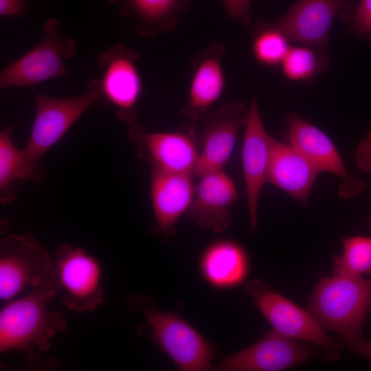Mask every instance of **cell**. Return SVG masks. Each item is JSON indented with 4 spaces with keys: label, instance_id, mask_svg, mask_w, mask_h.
Listing matches in <instances>:
<instances>
[{
    "label": "cell",
    "instance_id": "obj_1",
    "mask_svg": "<svg viewBox=\"0 0 371 371\" xmlns=\"http://www.w3.org/2000/svg\"><path fill=\"white\" fill-rule=\"evenodd\" d=\"M308 307L324 329L339 335L352 350L364 339L363 329L371 311V277L324 278L314 288Z\"/></svg>",
    "mask_w": 371,
    "mask_h": 371
},
{
    "label": "cell",
    "instance_id": "obj_2",
    "mask_svg": "<svg viewBox=\"0 0 371 371\" xmlns=\"http://www.w3.org/2000/svg\"><path fill=\"white\" fill-rule=\"evenodd\" d=\"M56 292L31 290L5 303L0 312V352L14 350L47 352L56 335L67 328L64 315L49 308Z\"/></svg>",
    "mask_w": 371,
    "mask_h": 371
},
{
    "label": "cell",
    "instance_id": "obj_3",
    "mask_svg": "<svg viewBox=\"0 0 371 371\" xmlns=\"http://www.w3.org/2000/svg\"><path fill=\"white\" fill-rule=\"evenodd\" d=\"M60 291L54 262L31 234H11L0 242V299L7 303L25 289Z\"/></svg>",
    "mask_w": 371,
    "mask_h": 371
},
{
    "label": "cell",
    "instance_id": "obj_4",
    "mask_svg": "<svg viewBox=\"0 0 371 371\" xmlns=\"http://www.w3.org/2000/svg\"><path fill=\"white\" fill-rule=\"evenodd\" d=\"M32 91L35 117L28 142L21 150L28 166L41 175L40 159L89 107L102 102V96L98 79L89 80L86 93L73 97H49Z\"/></svg>",
    "mask_w": 371,
    "mask_h": 371
},
{
    "label": "cell",
    "instance_id": "obj_5",
    "mask_svg": "<svg viewBox=\"0 0 371 371\" xmlns=\"http://www.w3.org/2000/svg\"><path fill=\"white\" fill-rule=\"evenodd\" d=\"M151 328V338L179 369L184 371L211 370L214 348L178 313L165 312L147 305L146 298L131 297Z\"/></svg>",
    "mask_w": 371,
    "mask_h": 371
},
{
    "label": "cell",
    "instance_id": "obj_6",
    "mask_svg": "<svg viewBox=\"0 0 371 371\" xmlns=\"http://www.w3.org/2000/svg\"><path fill=\"white\" fill-rule=\"evenodd\" d=\"M254 305L278 333L295 340L313 344L323 350L328 361L339 356L341 345L328 336L314 316L259 280L247 283Z\"/></svg>",
    "mask_w": 371,
    "mask_h": 371
},
{
    "label": "cell",
    "instance_id": "obj_7",
    "mask_svg": "<svg viewBox=\"0 0 371 371\" xmlns=\"http://www.w3.org/2000/svg\"><path fill=\"white\" fill-rule=\"evenodd\" d=\"M60 29V20L48 19L39 43L1 71V89L30 87L68 75L64 60L76 55L78 45L72 38L61 36Z\"/></svg>",
    "mask_w": 371,
    "mask_h": 371
},
{
    "label": "cell",
    "instance_id": "obj_8",
    "mask_svg": "<svg viewBox=\"0 0 371 371\" xmlns=\"http://www.w3.org/2000/svg\"><path fill=\"white\" fill-rule=\"evenodd\" d=\"M139 58L138 51L122 43L111 45L98 56L102 102L111 104L116 116L128 126L137 122L136 106L143 91Z\"/></svg>",
    "mask_w": 371,
    "mask_h": 371
},
{
    "label": "cell",
    "instance_id": "obj_9",
    "mask_svg": "<svg viewBox=\"0 0 371 371\" xmlns=\"http://www.w3.org/2000/svg\"><path fill=\"white\" fill-rule=\"evenodd\" d=\"M140 159L150 168L193 175L199 155V133L194 122L174 131L150 132L137 122L128 126Z\"/></svg>",
    "mask_w": 371,
    "mask_h": 371
},
{
    "label": "cell",
    "instance_id": "obj_10",
    "mask_svg": "<svg viewBox=\"0 0 371 371\" xmlns=\"http://www.w3.org/2000/svg\"><path fill=\"white\" fill-rule=\"evenodd\" d=\"M54 265L64 291L63 303L68 309L90 312L103 303L102 268L94 256L82 248L63 243L55 254Z\"/></svg>",
    "mask_w": 371,
    "mask_h": 371
},
{
    "label": "cell",
    "instance_id": "obj_11",
    "mask_svg": "<svg viewBox=\"0 0 371 371\" xmlns=\"http://www.w3.org/2000/svg\"><path fill=\"white\" fill-rule=\"evenodd\" d=\"M249 109L240 100L210 110L200 120L199 155L193 176L223 169L234 150L240 128L247 121Z\"/></svg>",
    "mask_w": 371,
    "mask_h": 371
},
{
    "label": "cell",
    "instance_id": "obj_12",
    "mask_svg": "<svg viewBox=\"0 0 371 371\" xmlns=\"http://www.w3.org/2000/svg\"><path fill=\"white\" fill-rule=\"evenodd\" d=\"M289 144L301 153L319 172H327L341 179L339 195L350 199L363 191V181L350 174L331 139L318 128L295 113L286 117Z\"/></svg>",
    "mask_w": 371,
    "mask_h": 371
},
{
    "label": "cell",
    "instance_id": "obj_13",
    "mask_svg": "<svg viewBox=\"0 0 371 371\" xmlns=\"http://www.w3.org/2000/svg\"><path fill=\"white\" fill-rule=\"evenodd\" d=\"M314 350L273 330L254 345L212 366L223 371H279L310 359Z\"/></svg>",
    "mask_w": 371,
    "mask_h": 371
},
{
    "label": "cell",
    "instance_id": "obj_14",
    "mask_svg": "<svg viewBox=\"0 0 371 371\" xmlns=\"http://www.w3.org/2000/svg\"><path fill=\"white\" fill-rule=\"evenodd\" d=\"M355 5L350 0H297L272 24L289 41L323 50L328 45L336 13L350 12Z\"/></svg>",
    "mask_w": 371,
    "mask_h": 371
},
{
    "label": "cell",
    "instance_id": "obj_15",
    "mask_svg": "<svg viewBox=\"0 0 371 371\" xmlns=\"http://www.w3.org/2000/svg\"><path fill=\"white\" fill-rule=\"evenodd\" d=\"M242 161L247 197L249 231L257 228V214L260 192L267 183L274 138L266 131L258 102L253 98L245 124Z\"/></svg>",
    "mask_w": 371,
    "mask_h": 371
},
{
    "label": "cell",
    "instance_id": "obj_16",
    "mask_svg": "<svg viewBox=\"0 0 371 371\" xmlns=\"http://www.w3.org/2000/svg\"><path fill=\"white\" fill-rule=\"evenodd\" d=\"M236 187L223 170L199 177L187 216L203 230L219 233L232 222L231 206L238 199Z\"/></svg>",
    "mask_w": 371,
    "mask_h": 371
},
{
    "label": "cell",
    "instance_id": "obj_17",
    "mask_svg": "<svg viewBox=\"0 0 371 371\" xmlns=\"http://www.w3.org/2000/svg\"><path fill=\"white\" fill-rule=\"evenodd\" d=\"M192 175L151 168L150 197L155 216L153 232L174 235L181 216L189 208L195 190Z\"/></svg>",
    "mask_w": 371,
    "mask_h": 371
},
{
    "label": "cell",
    "instance_id": "obj_18",
    "mask_svg": "<svg viewBox=\"0 0 371 371\" xmlns=\"http://www.w3.org/2000/svg\"><path fill=\"white\" fill-rule=\"evenodd\" d=\"M225 53V45L215 42L192 60V76L181 112L193 122L210 111L224 92L226 78L222 61Z\"/></svg>",
    "mask_w": 371,
    "mask_h": 371
},
{
    "label": "cell",
    "instance_id": "obj_19",
    "mask_svg": "<svg viewBox=\"0 0 371 371\" xmlns=\"http://www.w3.org/2000/svg\"><path fill=\"white\" fill-rule=\"evenodd\" d=\"M319 173L291 145L274 139L267 183L280 188L306 207Z\"/></svg>",
    "mask_w": 371,
    "mask_h": 371
},
{
    "label": "cell",
    "instance_id": "obj_20",
    "mask_svg": "<svg viewBox=\"0 0 371 371\" xmlns=\"http://www.w3.org/2000/svg\"><path fill=\"white\" fill-rule=\"evenodd\" d=\"M120 6L124 16L136 23V32L142 36L153 38L168 34L176 27L177 20L191 0H108Z\"/></svg>",
    "mask_w": 371,
    "mask_h": 371
},
{
    "label": "cell",
    "instance_id": "obj_21",
    "mask_svg": "<svg viewBox=\"0 0 371 371\" xmlns=\"http://www.w3.org/2000/svg\"><path fill=\"white\" fill-rule=\"evenodd\" d=\"M205 279L216 288H229L240 284L246 278L248 258L238 243L226 239L210 243L200 260Z\"/></svg>",
    "mask_w": 371,
    "mask_h": 371
},
{
    "label": "cell",
    "instance_id": "obj_22",
    "mask_svg": "<svg viewBox=\"0 0 371 371\" xmlns=\"http://www.w3.org/2000/svg\"><path fill=\"white\" fill-rule=\"evenodd\" d=\"M14 128L12 124L0 132V198L3 204L11 202L17 194L14 181L41 179V174L28 166L22 150L14 145Z\"/></svg>",
    "mask_w": 371,
    "mask_h": 371
},
{
    "label": "cell",
    "instance_id": "obj_23",
    "mask_svg": "<svg viewBox=\"0 0 371 371\" xmlns=\"http://www.w3.org/2000/svg\"><path fill=\"white\" fill-rule=\"evenodd\" d=\"M251 50L256 60L267 67L281 64L289 49V40L272 23L260 19L253 28Z\"/></svg>",
    "mask_w": 371,
    "mask_h": 371
},
{
    "label": "cell",
    "instance_id": "obj_24",
    "mask_svg": "<svg viewBox=\"0 0 371 371\" xmlns=\"http://www.w3.org/2000/svg\"><path fill=\"white\" fill-rule=\"evenodd\" d=\"M280 65L287 79L308 82L328 69L329 60L322 50L300 46L291 47Z\"/></svg>",
    "mask_w": 371,
    "mask_h": 371
},
{
    "label": "cell",
    "instance_id": "obj_25",
    "mask_svg": "<svg viewBox=\"0 0 371 371\" xmlns=\"http://www.w3.org/2000/svg\"><path fill=\"white\" fill-rule=\"evenodd\" d=\"M343 252L335 256L333 275L371 277V238L354 236L342 240Z\"/></svg>",
    "mask_w": 371,
    "mask_h": 371
},
{
    "label": "cell",
    "instance_id": "obj_26",
    "mask_svg": "<svg viewBox=\"0 0 371 371\" xmlns=\"http://www.w3.org/2000/svg\"><path fill=\"white\" fill-rule=\"evenodd\" d=\"M344 23L357 36L371 39V0H361L350 12H341Z\"/></svg>",
    "mask_w": 371,
    "mask_h": 371
},
{
    "label": "cell",
    "instance_id": "obj_27",
    "mask_svg": "<svg viewBox=\"0 0 371 371\" xmlns=\"http://www.w3.org/2000/svg\"><path fill=\"white\" fill-rule=\"evenodd\" d=\"M226 14L243 25L250 24L249 10L251 0H221Z\"/></svg>",
    "mask_w": 371,
    "mask_h": 371
},
{
    "label": "cell",
    "instance_id": "obj_28",
    "mask_svg": "<svg viewBox=\"0 0 371 371\" xmlns=\"http://www.w3.org/2000/svg\"><path fill=\"white\" fill-rule=\"evenodd\" d=\"M355 159L361 170L365 172L371 170V129L356 147Z\"/></svg>",
    "mask_w": 371,
    "mask_h": 371
},
{
    "label": "cell",
    "instance_id": "obj_29",
    "mask_svg": "<svg viewBox=\"0 0 371 371\" xmlns=\"http://www.w3.org/2000/svg\"><path fill=\"white\" fill-rule=\"evenodd\" d=\"M26 9L24 0H0L1 16H23Z\"/></svg>",
    "mask_w": 371,
    "mask_h": 371
},
{
    "label": "cell",
    "instance_id": "obj_30",
    "mask_svg": "<svg viewBox=\"0 0 371 371\" xmlns=\"http://www.w3.org/2000/svg\"><path fill=\"white\" fill-rule=\"evenodd\" d=\"M351 351L367 358L371 361V340L367 341L363 339Z\"/></svg>",
    "mask_w": 371,
    "mask_h": 371
},
{
    "label": "cell",
    "instance_id": "obj_31",
    "mask_svg": "<svg viewBox=\"0 0 371 371\" xmlns=\"http://www.w3.org/2000/svg\"><path fill=\"white\" fill-rule=\"evenodd\" d=\"M370 226H371V218L370 219Z\"/></svg>",
    "mask_w": 371,
    "mask_h": 371
}]
</instances>
